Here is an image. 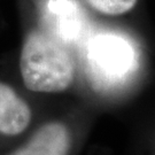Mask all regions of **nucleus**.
<instances>
[{
	"label": "nucleus",
	"mask_w": 155,
	"mask_h": 155,
	"mask_svg": "<svg viewBox=\"0 0 155 155\" xmlns=\"http://www.w3.org/2000/svg\"><path fill=\"white\" fill-rule=\"evenodd\" d=\"M18 74L27 93H62L75 82L76 61L69 46L35 22L23 35Z\"/></svg>",
	"instance_id": "1"
},
{
	"label": "nucleus",
	"mask_w": 155,
	"mask_h": 155,
	"mask_svg": "<svg viewBox=\"0 0 155 155\" xmlns=\"http://www.w3.org/2000/svg\"><path fill=\"white\" fill-rule=\"evenodd\" d=\"M81 45L86 74L95 89L117 86L136 69V51L122 33L109 30L90 31Z\"/></svg>",
	"instance_id": "2"
},
{
	"label": "nucleus",
	"mask_w": 155,
	"mask_h": 155,
	"mask_svg": "<svg viewBox=\"0 0 155 155\" xmlns=\"http://www.w3.org/2000/svg\"><path fill=\"white\" fill-rule=\"evenodd\" d=\"M36 23L67 46L82 44L91 31L79 0H33Z\"/></svg>",
	"instance_id": "3"
},
{
	"label": "nucleus",
	"mask_w": 155,
	"mask_h": 155,
	"mask_svg": "<svg viewBox=\"0 0 155 155\" xmlns=\"http://www.w3.org/2000/svg\"><path fill=\"white\" fill-rule=\"evenodd\" d=\"M36 123L30 94L0 79V153L24 138Z\"/></svg>",
	"instance_id": "4"
},
{
	"label": "nucleus",
	"mask_w": 155,
	"mask_h": 155,
	"mask_svg": "<svg viewBox=\"0 0 155 155\" xmlns=\"http://www.w3.org/2000/svg\"><path fill=\"white\" fill-rule=\"evenodd\" d=\"M72 133L61 120H48L36 125L18 143L0 155H71Z\"/></svg>",
	"instance_id": "5"
},
{
	"label": "nucleus",
	"mask_w": 155,
	"mask_h": 155,
	"mask_svg": "<svg viewBox=\"0 0 155 155\" xmlns=\"http://www.w3.org/2000/svg\"><path fill=\"white\" fill-rule=\"evenodd\" d=\"M95 13L106 16H121L131 12L138 0H84Z\"/></svg>",
	"instance_id": "6"
}]
</instances>
